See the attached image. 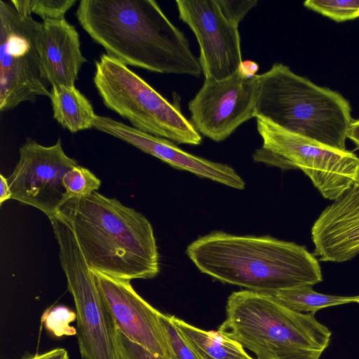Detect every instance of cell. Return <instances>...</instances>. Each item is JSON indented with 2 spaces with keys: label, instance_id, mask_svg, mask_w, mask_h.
<instances>
[{
  "label": "cell",
  "instance_id": "cell-19",
  "mask_svg": "<svg viewBox=\"0 0 359 359\" xmlns=\"http://www.w3.org/2000/svg\"><path fill=\"white\" fill-rule=\"evenodd\" d=\"M273 295L290 309L313 314L318 310L330 306L359 303V295L339 296L322 294L314 291L311 286L283 290Z\"/></svg>",
  "mask_w": 359,
  "mask_h": 359
},
{
  "label": "cell",
  "instance_id": "cell-31",
  "mask_svg": "<svg viewBox=\"0 0 359 359\" xmlns=\"http://www.w3.org/2000/svg\"><path fill=\"white\" fill-rule=\"evenodd\" d=\"M354 183H356V184H359V171H358V175H357V177H356V180L355 181Z\"/></svg>",
  "mask_w": 359,
  "mask_h": 359
},
{
  "label": "cell",
  "instance_id": "cell-11",
  "mask_svg": "<svg viewBox=\"0 0 359 359\" xmlns=\"http://www.w3.org/2000/svg\"><path fill=\"white\" fill-rule=\"evenodd\" d=\"M258 87L259 75L246 78L238 71L223 79H205L188 103L191 122L200 135L224 141L255 117Z\"/></svg>",
  "mask_w": 359,
  "mask_h": 359
},
{
  "label": "cell",
  "instance_id": "cell-30",
  "mask_svg": "<svg viewBox=\"0 0 359 359\" xmlns=\"http://www.w3.org/2000/svg\"><path fill=\"white\" fill-rule=\"evenodd\" d=\"M347 138L351 140L359 149V119L354 120L347 133Z\"/></svg>",
  "mask_w": 359,
  "mask_h": 359
},
{
  "label": "cell",
  "instance_id": "cell-6",
  "mask_svg": "<svg viewBox=\"0 0 359 359\" xmlns=\"http://www.w3.org/2000/svg\"><path fill=\"white\" fill-rule=\"evenodd\" d=\"M93 81L106 107L133 127L177 144H201L179 100L170 102L120 60L102 54L95 62Z\"/></svg>",
  "mask_w": 359,
  "mask_h": 359
},
{
  "label": "cell",
  "instance_id": "cell-7",
  "mask_svg": "<svg viewBox=\"0 0 359 359\" xmlns=\"http://www.w3.org/2000/svg\"><path fill=\"white\" fill-rule=\"evenodd\" d=\"M49 219L59 245L67 289L74 301L81 359H123L118 327L100 295L70 224L59 213Z\"/></svg>",
  "mask_w": 359,
  "mask_h": 359
},
{
  "label": "cell",
  "instance_id": "cell-21",
  "mask_svg": "<svg viewBox=\"0 0 359 359\" xmlns=\"http://www.w3.org/2000/svg\"><path fill=\"white\" fill-rule=\"evenodd\" d=\"M304 6L336 22L359 17V0H307Z\"/></svg>",
  "mask_w": 359,
  "mask_h": 359
},
{
  "label": "cell",
  "instance_id": "cell-22",
  "mask_svg": "<svg viewBox=\"0 0 359 359\" xmlns=\"http://www.w3.org/2000/svg\"><path fill=\"white\" fill-rule=\"evenodd\" d=\"M63 184L69 200L84 197L97 191L101 181L88 169L79 165L65 174Z\"/></svg>",
  "mask_w": 359,
  "mask_h": 359
},
{
  "label": "cell",
  "instance_id": "cell-17",
  "mask_svg": "<svg viewBox=\"0 0 359 359\" xmlns=\"http://www.w3.org/2000/svg\"><path fill=\"white\" fill-rule=\"evenodd\" d=\"M171 322L201 359H253L243 346L219 331H206L169 316Z\"/></svg>",
  "mask_w": 359,
  "mask_h": 359
},
{
  "label": "cell",
  "instance_id": "cell-10",
  "mask_svg": "<svg viewBox=\"0 0 359 359\" xmlns=\"http://www.w3.org/2000/svg\"><path fill=\"white\" fill-rule=\"evenodd\" d=\"M19 153V161L7 177L12 199L39 209L48 218L55 216L68 201L63 178L78 162L65 153L60 138L48 147L27 140Z\"/></svg>",
  "mask_w": 359,
  "mask_h": 359
},
{
  "label": "cell",
  "instance_id": "cell-23",
  "mask_svg": "<svg viewBox=\"0 0 359 359\" xmlns=\"http://www.w3.org/2000/svg\"><path fill=\"white\" fill-rule=\"evenodd\" d=\"M41 319L46 328L57 337L76 334V329L70 325L76 320V313L65 306H57L47 309Z\"/></svg>",
  "mask_w": 359,
  "mask_h": 359
},
{
  "label": "cell",
  "instance_id": "cell-26",
  "mask_svg": "<svg viewBox=\"0 0 359 359\" xmlns=\"http://www.w3.org/2000/svg\"><path fill=\"white\" fill-rule=\"evenodd\" d=\"M118 336L123 359H166L132 341L119 330Z\"/></svg>",
  "mask_w": 359,
  "mask_h": 359
},
{
  "label": "cell",
  "instance_id": "cell-4",
  "mask_svg": "<svg viewBox=\"0 0 359 359\" xmlns=\"http://www.w3.org/2000/svg\"><path fill=\"white\" fill-rule=\"evenodd\" d=\"M218 331L252 351L257 359H319L332 332L311 313L295 311L273 295L232 292Z\"/></svg>",
  "mask_w": 359,
  "mask_h": 359
},
{
  "label": "cell",
  "instance_id": "cell-20",
  "mask_svg": "<svg viewBox=\"0 0 359 359\" xmlns=\"http://www.w3.org/2000/svg\"><path fill=\"white\" fill-rule=\"evenodd\" d=\"M21 13L36 14L42 20L65 17V14L76 3V0H11Z\"/></svg>",
  "mask_w": 359,
  "mask_h": 359
},
{
  "label": "cell",
  "instance_id": "cell-2",
  "mask_svg": "<svg viewBox=\"0 0 359 359\" xmlns=\"http://www.w3.org/2000/svg\"><path fill=\"white\" fill-rule=\"evenodd\" d=\"M58 213L70 224L91 271L128 280L159 273L154 230L141 212L94 191L69 199Z\"/></svg>",
  "mask_w": 359,
  "mask_h": 359
},
{
  "label": "cell",
  "instance_id": "cell-24",
  "mask_svg": "<svg viewBox=\"0 0 359 359\" xmlns=\"http://www.w3.org/2000/svg\"><path fill=\"white\" fill-rule=\"evenodd\" d=\"M161 320L170 346L172 359H201L171 322L169 315L162 313Z\"/></svg>",
  "mask_w": 359,
  "mask_h": 359
},
{
  "label": "cell",
  "instance_id": "cell-1",
  "mask_svg": "<svg viewBox=\"0 0 359 359\" xmlns=\"http://www.w3.org/2000/svg\"><path fill=\"white\" fill-rule=\"evenodd\" d=\"M76 18L106 54L161 74L201 75L184 34L154 0H81Z\"/></svg>",
  "mask_w": 359,
  "mask_h": 359
},
{
  "label": "cell",
  "instance_id": "cell-5",
  "mask_svg": "<svg viewBox=\"0 0 359 359\" xmlns=\"http://www.w3.org/2000/svg\"><path fill=\"white\" fill-rule=\"evenodd\" d=\"M255 116L339 150H346L347 133L354 121L350 102L341 94L278 62L259 74Z\"/></svg>",
  "mask_w": 359,
  "mask_h": 359
},
{
  "label": "cell",
  "instance_id": "cell-25",
  "mask_svg": "<svg viewBox=\"0 0 359 359\" xmlns=\"http://www.w3.org/2000/svg\"><path fill=\"white\" fill-rule=\"evenodd\" d=\"M218 2L227 18L238 25L257 4L254 0H218Z\"/></svg>",
  "mask_w": 359,
  "mask_h": 359
},
{
  "label": "cell",
  "instance_id": "cell-16",
  "mask_svg": "<svg viewBox=\"0 0 359 359\" xmlns=\"http://www.w3.org/2000/svg\"><path fill=\"white\" fill-rule=\"evenodd\" d=\"M36 46L51 86H74L86 59L75 27L64 18L41 22Z\"/></svg>",
  "mask_w": 359,
  "mask_h": 359
},
{
  "label": "cell",
  "instance_id": "cell-8",
  "mask_svg": "<svg viewBox=\"0 0 359 359\" xmlns=\"http://www.w3.org/2000/svg\"><path fill=\"white\" fill-rule=\"evenodd\" d=\"M256 121L263 142L252 155L255 162L285 170L300 169L321 195L332 201L355 182L359 158L353 152L323 145L260 116Z\"/></svg>",
  "mask_w": 359,
  "mask_h": 359
},
{
  "label": "cell",
  "instance_id": "cell-9",
  "mask_svg": "<svg viewBox=\"0 0 359 359\" xmlns=\"http://www.w3.org/2000/svg\"><path fill=\"white\" fill-rule=\"evenodd\" d=\"M41 26L32 15L20 12L11 0H0V110L13 109L38 96H50L36 37Z\"/></svg>",
  "mask_w": 359,
  "mask_h": 359
},
{
  "label": "cell",
  "instance_id": "cell-13",
  "mask_svg": "<svg viewBox=\"0 0 359 359\" xmlns=\"http://www.w3.org/2000/svg\"><path fill=\"white\" fill-rule=\"evenodd\" d=\"M97 287L118 330L151 353L172 359L170 346L159 312L133 287L130 280L93 271Z\"/></svg>",
  "mask_w": 359,
  "mask_h": 359
},
{
  "label": "cell",
  "instance_id": "cell-15",
  "mask_svg": "<svg viewBox=\"0 0 359 359\" xmlns=\"http://www.w3.org/2000/svg\"><path fill=\"white\" fill-rule=\"evenodd\" d=\"M313 255L344 262L359 255V184L353 183L326 207L313 223Z\"/></svg>",
  "mask_w": 359,
  "mask_h": 359
},
{
  "label": "cell",
  "instance_id": "cell-18",
  "mask_svg": "<svg viewBox=\"0 0 359 359\" xmlns=\"http://www.w3.org/2000/svg\"><path fill=\"white\" fill-rule=\"evenodd\" d=\"M53 118L71 133L90 129L95 114L91 102L75 86H51Z\"/></svg>",
  "mask_w": 359,
  "mask_h": 359
},
{
  "label": "cell",
  "instance_id": "cell-12",
  "mask_svg": "<svg viewBox=\"0 0 359 359\" xmlns=\"http://www.w3.org/2000/svg\"><path fill=\"white\" fill-rule=\"evenodd\" d=\"M179 18L194 32L205 79H223L238 69L242 55L238 25L223 12L218 0H177Z\"/></svg>",
  "mask_w": 359,
  "mask_h": 359
},
{
  "label": "cell",
  "instance_id": "cell-27",
  "mask_svg": "<svg viewBox=\"0 0 359 359\" xmlns=\"http://www.w3.org/2000/svg\"><path fill=\"white\" fill-rule=\"evenodd\" d=\"M22 359H69L66 349L56 348L45 353L35 354Z\"/></svg>",
  "mask_w": 359,
  "mask_h": 359
},
{
  "label": "cell",
  "instance_id": "cell-29",
  "mask_svg": "<svg viewBox=\"0 0 359 359\" xmlns=\"http://www.w3.org/2000/svg\"><path fill=\"white\" fill-rule=\"evenodd\" d=\"M0 205H1L4 201L12 199V193L8 180L3 175H0Z\"/></svg>",
  "mask_w": 359,
  "mask_h": 359
},
{
  "label": "cell",
  "instance_id": "cell-28",
  "mask_svg": "<svg viewBox=\"0 0 359 359\" xmlns=\"http://www.w3.org/2000/svg\"><path fill=\"white\" fill-rule=\"evenodd\" d=\"M259 69L258 64L253 60H243L240 65L238 72L239 74L246 78H252L256 76Z\"/></svg>",
  "mask_w": 359,
  "mask_h": 359
},
{
  "label": "cell",
  "instance_id": "cell-14",
  "mask_svg": "<svg viewBox=\"0 0 359 359\" xmlns=\"http://www.w3.org/2000/svg\"><path fill=\"white\" fill-rule=\"evenodd\" d=\"M93 128L129 143L176 169L232 188H245L243 180L231 166L184 151L169 140L144 133L108 116L97 115Z\"/></svg>",
  "mask_w": 359,
  "mask_h": 359
},
{
  "label": "cell",
  "instance_id": "cell-3",
  "mask_svg": "<svg viewBox=\"0 0 359 359\" xmlns=\"http://www.w3.org/2000/svg\"><path fill=\"white\" fill-rule=\"evenodd\" d=\"M186 252L202 273L264 294L323 280L318 259L304 246L269 236L215 231L192 242Z\"/></svg>",
  "mask_w": 359,
  "mask_h": 359
}]
</instances>
